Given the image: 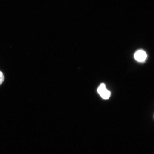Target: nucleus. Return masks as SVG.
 I'll return each instance as SVG.
<instances>
[{"label": "nucleus", "instance_id": "1", "mask_svg": "<svg viewBox=\"0 0 154 154\" xmlns=\"http://www.w3.org/2000/svg\"><path fill=\"white\" fill-rule=\"evenodd\" d=\"M134 57L136 60L140 62H142L146 60L147 57V54L145 51L140 50L135 52Z\"/></svg>", "mask_w": 154, "mask_h": 154}, {"label": "nucleus", "instance_id": "2", "mask_svg": "<svg viewBox=\"0 0 154 154\" xmlns=\"http://www.w3.org/2000/svg\"><path fill=\"white\" fill-rule=\"evenodd\" d=\"M110 94H111V93H110V91H108V90H107V89H106V90L103 91V92L99 94V95H100V96H101L102 98H103V99H107L110 98Z\"/></svg>", "mask_w": 154, "mask_h": 154}, {"label": "nucleus", "instance_id": "3", "mask_svg": "<svg viewBox=\"0 0 154 154\" xmlns=\"http://www.w3.org/2000/svg\"><path fill=\"white\" fill-rule=\"evenodd\" d=\"M4 79H5V77H4V74H3L2 72L0 71V85L4 82Z\"/></svg>", "mask_w": 154, "mask_h": 154}]
</instances>
